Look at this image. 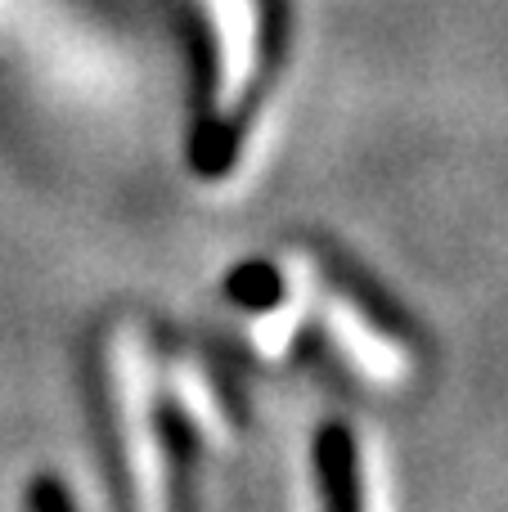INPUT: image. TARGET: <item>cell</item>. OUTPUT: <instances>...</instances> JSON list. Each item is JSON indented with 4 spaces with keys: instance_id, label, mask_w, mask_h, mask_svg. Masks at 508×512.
<instances>
[{
    "instance_id": "1",
    "label": "cell",
    "mask_w": 508,
    "mask_h": 512,
    "mask_svg": "<svg viewBox=\"0 0 508 512\" xmlns=\"http://www.w3.org/2000/svg\"><path fill=\"white\" fill-rule=\"evenodd\" d=\"M108 378H113V414H117V468H122V508L126 512H171L162 436L153 423V387L144 364L140 337L117 333L108 346Z\"/></svg>"
},
{
    "instance_id": "2",
    "label": "cell",
    "mask_w": 508,
    "mask_h": 512,
    "mask_svg": "<svg viewBox=\"0 0 508 512\" xmlns=\"http://www.w3.org/2000/svg\"><path fill=\"white\" fill-rule=\"evenodd\" d=\"M198 14H203L212 59H216L212 104H216V117L230 122L248 104L252 81H257V59H261L257 0H198Z\"/></svg>"
},
{
    "instance_id": "3",
    "label": "cell",
    "mask_w": 508,
    "mask_h": 512,
    "mask_svg": "<svg viewBox=\"0 0 508 512\" xmlns=\"http://www.w3.org/2000/svg\"><path fill=\"white\" fill-rule=\"evenodd\" d=\"M324 319H329L338 346L347 351V360L356 364L365 378L383 382V387H392L396 378H405V355L396 351L378 328H369L365 319L356 315V306H347V301H329V306H324Z\"/></svg>"
},
{
    "instance_id": "4",
    "label": "cell",
    "mask_w": 508,
    "mask_h": 512,
    "mask_svg": "<svg viewBox=\"0 0 508 512\" xmlns=\"http://www.w3.org/2000/svg\"><path fill=\"white\" fill-rule=\"evenodd\" d=\"M320 504L324 512H365V468H360V445L347 427H329L320 436Z\"/></svg>"
},
{
    "instance_id": "5",
    "label": "cell",
    "mask_w": 508,
    "mask_h": 512,
    "mask_svg": "<svg viewBox=\"0 0 508 512\" xmlns=\"http://www.w3.org/2000/svg\"><path fill=\"white\" fill-rule=\"evenodd\" d=\"M32 512H72V508H68V499H63V490L54 486V481H36Z\"/></svg>"
}]
</instances>
